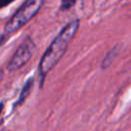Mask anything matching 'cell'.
<instances>
[{
	"mask_svg": "<svg viewBox=\"0 0 131 131\" xmlns=\"http://www.w3.org/2000/svg\"><path fill=\"white\" fill-rule=\"evenodd\" d=\"M14 0H0V8H3L5 6H7L9 3L13 2Z\"/></svg>",
	"mask_w": 131,
	"mask_h": 131,
	"instance_id": "obj_6",
	"label": "cell"
},
{
	"mask_svg": "<svg viewBox=\"0 0 131 131\" xmlns=\"http://www.w3.org/2000/svg\"><path fill=\"white\" fill-rule=\"evenodd\" d=\"M79 26H80L79 19H74L69 24H67L43 53L38 67L40 87L43 86L47 74L56 66V63L61 59V57L67 52L70 43L74 39L79 29Z\"/></svg>",
	"mask_w": 131,
	"mask_h": 131,
	"instance_id": "obj_1",
	"label": "cell"
},
{
	"mask_svg": "<svg viewBox=\"0 0 131 131\" xmlns=\"http://www.w3.org/2000/svg\"><path fill=\"white\" fill-rule=\"evenodd\" d=\"M34 87V78H30L26 81V83L24 84V86L21 87V90H20V93L18 95V98L17 100L15 101L14 103V106H18L20 105L21 103H24V101L29 97V95L31 94L32 92V89Z\"/></svg>",
	"mask_w": 131,
	"mask_h": 131,
	"instance_id": "obj_4",
	"label": "cell"
},
{
	"mask_svg": "<svg viewBox=\"0 0 131 131\" xmlns=\"http://www.w3.org/2000/svg\"><path fill=\"white\" fill-rule=\"evenodd\" d=\"M2 110H3V102H0V114H1Z\"/></svg>",
	"mask_w": 131,
	"mask_h": 131,
	"instance_id": "obj_8",
	"label": "cell"
},
{
	"mask_svg": "<svg viewBox=\"0 0 131 131\" xmlns=\"http://www.w3.org/2000/svg\"><path fill=\"white\" fill-rule=\"evenodd\" d=\"M35 47H36V45H35L34 41L30 37H27L21 42V44L17 47V49L15 50V52L13 53V55L7 62L6 71L9 73H12V72H15V71L19 70L20 68H23L31 59V57L34 53Z\"/></svg>",
	"mask_w": 131,
	"mask_h": 131,
	"instance_id": "obj_3",
	"label": "cell"
},
{
	"mask_svg": "<svg viewBox=\"0 0 131 131\" xmlns=\"http://www.w3.org/2000/svg\"><path fill=\"white\" fill-rule=\"evenodd\" d=\"M46 0H26L4 27V34L10 35L27 25L41 9Z\"/></svg>",
	"mask_w": 131,
	"mask_h": 131,
	"instance_id": "obj_2",
	"label": "cell"
},
{
	"mask_svg": "<svg viewBox=\"0 0 131 131\" xmlns=\"http://www.w3.org/2000/svg\"><path fill=\"white\" fill-rule=\"evenodd\" d=\"M8 36H9V35H7V34H3L2 36H0V47H1L5 42H6V40H7Z\"/></svg>",
	"mask_w": 131,
	"mask_h": 131,
	"instance_id": "obj_7",
	"label": "cell"
},
{
	"mask_svg": "<svg viewBox=\"0 0 131 131\" xmlns=\"http://www.w3.org/2000/svg\"><path fill=\"white\" fill-rule=\"evenodd\" d=\"M75 3H76V0H61V2H60V9L61 10H67V9L73 7Z\"/></svg>",
	"mask_w": 131,
	"mask_h": 131,
	"instance_id": "obj_5",
	"label": "cell"
}]
</instances>
